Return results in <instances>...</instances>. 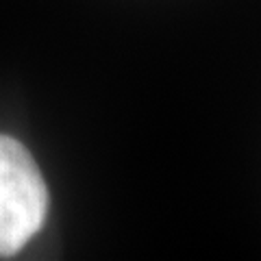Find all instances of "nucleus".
Instances as JSON below:
<instances>
[{"mask_svg":"<svg viewBox=\"0 0 261 261\" xmlns=\"http://www.w3.org/2000/svg\"><path fill=\"white\" fill-rule=\"evenodd\" d=\"M48 190L35 159L9 135H0V257H13L39 228Z\"/></svg>","mask_w":261,"mask_h":261,"instance_id":"1","label":"nucleus"}]
</instances>
